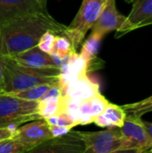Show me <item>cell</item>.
<instances>
[{"mask_svg":"<svg viewBox=\"0 0 152 153\" xmlns=\"http://www.w3.org/2000/svg\"><path fill=\"white\" fill-rule=\"evenodd\" d=\"M65 27L47 11L19 17L0 26V55L11 56L37 46L41 36L47 30L64 35Z\"/></svg>","mask_w":152,"mask_h":153,"instance_id":"1","label":"cell"},{"mask_svg":"<svg viewBox=\"0 0 152 153\" xmlns=\"http://www.w3.org/2000/svg\"><path fill=\"white\" fill-rule=\"evenodd\" d=\"M2 56L4 60V94L40 84H53L59 81L60 67H28L17 64L6 56Z\"/></svg>","mask_w":152,"mask_h":153,"instance_id":"2","label":"cell"},{"mask_svg":"<svg viewBox=\"0 0 152 153\" xmlns=\"http://www.w3.org/2000/svg\"><path fill=\"white\" fill-rule=\"evenodd\" d=\"M108 0H82V5L73 22L65 27L64 36L71 42L73 49L77 50L82 44L87 31H89L101 11L103 10Z\"/></svg>","mask_w":152,"mask_h":153,"instance_id":"3","label":"cell"},{"mask_svg":"<svg viewBox=\"0 0 152 153\" xmlns=\"http://www.w3.org/2000/svg\"><path fill=\"white\" fill-rule=\"evenodd\" d=\"M38 108L39 101L26 100L9 94H0V125L13 128V126L41 119Z\"/></svg>","mask_w":152,"mask_h":153,"instance_id":"4","label":"cell"},{"mask_svg":"<svg viewBox=\"0 0 152 153\" xmlns=\"http://www.w3.org/2000/svg\"><path fill=\"white\" fill-rule=\"evenodd\" d=\"M84 143L83 153H113L126 152L125 141L120 127H108L99 132H78Z\"/></svg>","mask_w":152,"mask_h":153,"instance_id":"5","label":"cell"},{"mask_svg":"<svg viewBox=\"0 0 152 153\" xmlns=\"http://www.w3.org/2000/svg\"><path fill=\"white\" fill-rule=\"evenodd\" d=\"M125 141L126 152H148L152 144L142 117L126 113L123 126L120 127Z\"/></svg>","mask_w":152,"mask_h":153,"instance_id":"6","label":"cell"},{"mask_svg":"<svg viewBox=\"0 0 152 153\" xmlns=\"http://www.w3.org/2000/svg\"><path fill=\"white\" fill-rule=\"evenodd\" d=\"M84 143L78 132L53 137L30 151L34 153H83Z\"/></svg>","mask_w":152,"mask_h":153,"instance_id":"7","label":"cell"},{"mask_svg":"<svg viewBox=\"0 0 152 153\" xmlns=\"http://www.w3.org/2000/svg\"><path fill=\"white\" fill-rule=\"evenodd\" d=\"M12 138L31 147V150L53 138L49 126L45 119L32 120L13 131Z\"/></svg>","mask_w":152,"mask_h":153,"instance_id":"8","label":"cell"},{"mask_svg":"<svg viewBox=\"0 0 152 153\" xmlns=\"http://www.w3.org/2000/svg\"><path fill=\"white\" fill-rule=\"evenodd\" d=\"M132 4V10L125 23L116 31V39L134 30L152 25V0H134Z\"/></svg>","mask_w":152,"mask_h":153,"instance_id":"9","label":"cell"},{"mask_svg":"<svg viewBox=\"0 0 152 153\" xmlns=\"http://www.w3.org/2000/svg\"><path fill=\"white\" fill-rule=\"evenodd\" d=\"M126 20V16L118 12L116 0H108L97 21L91 27V33L104 38L108 33L118 30Z\"/></svg>","mask_w":152,"mask_h":153,"instance_id":"10","label":"cell"},{"mask_svg":"<svg viewBox=\"0 0 152 153\" xmlns=\"http://www.w3.org/2000/svg\"><path fill=\"white\" fill-rule=\"evenodd\" d=\"M43 10L37 0H0V26L23 15Z\"/></svg>","mask_w":152,"mask_h":153,"instance_id":"11","label":"cell"},{"mask_svg":"<svg viewBox=\"0 0 152 153\" xmlns=\"http://www.w3.org/2000/svg\"><path fill=\"white\" fill-rule=\"evenodd\" d=\"M99 92H100L99 85L90 80L88 75H85L66 86L62 92V96L67 100L80 102L93 97Z\"/></svg>","mask_w":152,"mask_h":153,"instance_id":"12","label":"cell"},{"mask_svg":"<svg viewBox=\"0 0 152 153\" xmlns=\"http://www.w3.org/2000/svg\"><path fill=\"white\" fill-rule=\"evenodd\" d=\"M19 65L33 68L58 67L53 61L51 56L42 51L38 46L24 50L22 52L6 56Z\"/></svg>","mask_w":152,"mask_h":153,"instance_id":"13","label":"cell"},{"mask_svg":"<svg viewBox=\"0 0 152 153\" xmlns=\"http://www.w3.org/2000/svg\"><path fill=\"white\" fill-rule=\"evenodd\" d=\"M126 113L122 106L108 103L105 109L95 117L93 123L99 127H121L125 119Z\"/></svg>","mask_w":152,"mask_h":153,"instance_id":"14","label":"cell"},{"mask_svg":"<svg viewBox=\"0 0 152 153\" xmlns=\"http://www.w3.org/2000/svg\"><path fill=\"white\" fill-rule=\"evenodd\" d=\"M39 115L41 119L55 116L63 110V97L52 98L39 101Z\"/></svg>","mask_w":152,"mask_h":153,"instance_id":"15","label":"cell"},{"mask_svg":"<svg viewBox=\"0 0 152 153\" xmlns=\"http://www.w3.org/2000/svg\"><path fill=\"white\" fill-rule=\"evenodd\" d=\"M101 40H102V38L90 33V35L88 37V39H86V40L82 44L80 54L83 56L89 61L90 67L91 63L97 58V54H98Z\"/></svg>","mask_w":152,"mask_h":153,"instance_id":"16","label":"cell"},{"mask_svg":"<svg viewBox=\"0 0 152 153\" xmlns=\"http://www.w3.org/2000/svg\"><path fill=\"white\" fill-rule=\"evenodd\" d=\"M52 84H40V85H37V86H34V87H31V88H29L26 90L11 92V93H7V94L22 99V100H26L39 101L41 99V97L47 92V91L49 89V87Z\"/></svg>","mask_w":152,"mask_h":153,"instance_id":"17","label":"cell"},{"mask_svg":"<svg viewBox=\"0 0 152 153\" xmlns=\"http://www.w3.org/2000/svg\"><path fill=\"white\" fill-rule=\"evenodd\" d=\"M75 49L73 48L70 40L64 35H56L54 42V48L50 55H56L66 60L69 55Z\"/></svg>","mask_w":152,"mask_h":153,"instance_id":"18","label":"cell"},{"mask_svg":"<svg viewBox=\"0 0 152 153\" xmlns=\"http://www.w3.org/2000/svg\"><path fill=\"white\" fill-rule=\"evenodd\" d=\"M125 113L133 114L139 117H142L144 114H147L152 111V96L135 103H130L122 106Z\"/></svg>","mask_w":152,"mask_h":153,"instance_id":"19","label":"cell"},{"mask_svg":"<svg viewBox=\"0 0 152 153\" xmlns=\"http://www.w3.org/2000/svg\"><path fill=\"white\" fill-rule=\"evenodd\" d=\"M31 147L13 139L8 138L0 141V153L30 152Z\"/></svg>","mask_w":152,"mask_h":153,"instance_id":"20","label":"cell"},{"mask_svg":"<svg viewBox=\"0 0 152 153\" xmlns=\"http://www.w3.org/2000/svg\"><path fill=\"white\" fill-rule=\"evenodd\" d=\"M90 99H87L79 102V105H78L79 125L81 126H86V125L91 124L93 123V120L95 118L93 112H92V108H91Z\"/></svg>","mask_w":152,"mask_h":153,"instance_id":"21","label":"cell"},{"mask_svg":"<svg viewBox=\"0 0 152 153\" xmlns=\"http://www.w3.org/2000/svg\"><path fill=\"white\" fill-rule=\"evenodd\" d=\"M45 121L49 126H70L72 128L76 126V125L64 112H60L55 116L47 117Z\"/></svg>","mask_w":152,"mask_h":153,"instance_id":"22","label":"cell"},{"mask_svg":"<svg viewBox=\"0 0 152 153\" xmlns=\"http://www.w3.org/2000/svg\"><path fill=\"white\" fill-rule=\"evenodd\" d=\"M56 34H55L54 32H52L51 30H47L46 31L41 38L39 39L37 46L45 53L47 54H51L54 48V42H55V39H56Z\"/></svg>","mask_w":152,"mask_h":153,"instance_id":"23","label":"cell"},{"mask_svg":"<svg viewBox=\"0 0 152 153\" xmlns=\"http://www.w3.org/2000/svg\"><path fill=\"white\" fill-rule=\"evenodd\" d=\"M53 137L61 136L69 133L73 128L70 126H49Z\"/></svg>","mask_w":152,"mask_h":153,"instance_id":"24","label":"cell"},{"mask_svg":"<svg viewBox=\"0 0 152 153\" xmlns=\"http://www.w3.org/2000/svg\"><path fill=\"white\" fill-rule=\"evenodd\" d=\"M14 130L15 129H13L10 126L0 127V141L4 140V139H8V138H12Z\"/></svg>","mask_w":152,"mask_h":153,"instance_id":"25","label":"cell"},{"mask_svg":"<svg viewBox=\"0 0 152 153\" xmlns=\"http://www.w3.org/2000/svg\"><path fill=\"white\" fill-rule=\"evenodd\" d=\"M4 60L3 56L0 55V94H4Z\"/></svg>","mask_w":152,"mask_h":153,"instance_id":"26","label":"cell"},{"mask_svg":"<svg viewBox=\"0 0 152 153\" xmlns=\"http://www.w3.org/2000/svg\"><path fill=\"white\" fill-rule=\"evenodd\" d=\"M143 124H144V126L146 128V131L148 133V135L150 137V140H151L152 144V122L143 121Z\"/></svg>","mask_w":152,"mask_h":153,"instance_id":"27","label":"cell"},{"mask_svg":"<svg viewBox=\"0 0 152 153\" xmlns=\"http://www.w3.org/2000/svg\"><path fill=\"white\" fill-rule=\"evenodd\" d=\"M37 1L39 4V5L42 7L43 10H47V0H37Z\"/></svg>","mask_w":152,"mask_h":153,"instance_id":"28","label":"cell"},{"mask_svg":"<svg viewBox=\"0 0 152 153\" xmlns=\"http://www.w3.org/2000/svg\"><path fill=\"white\" fill-rule=\"evenodd\" d=\"M125 1L126 3H128V4H132L134 0H125Z\"/></svg>","mask_w":152,"mask_h":153,"instance_id":"29","label":"cell"},{"mask_svg":"<svg viewBox=\"0 0 152 153\" xmlns=\"http://www.w3.org/2000/svg\"><path fill=\"white\" fill-rule=\"evenodd\" d=\"M4 126H2V125H0V127H3Z\"/></svg>","mask_w":152,"mask_h":153,"instance_id":"30","label":"cell"}]
</instances>
